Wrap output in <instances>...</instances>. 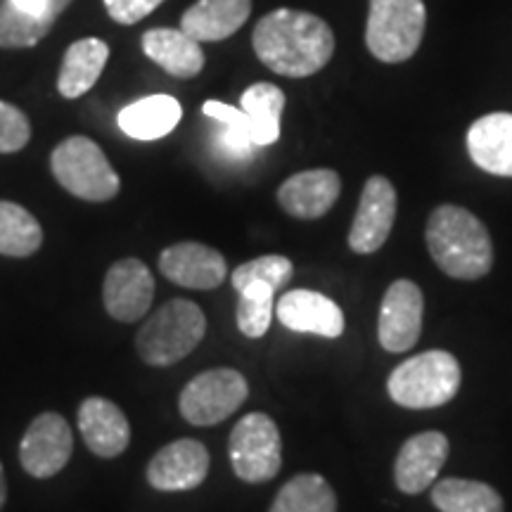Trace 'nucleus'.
<instances>
[{"label": "nucleus", "instance_id": "9b49d317", "mask_svg": "<svg viewBox=\"0 0 512 512\" xmlns=\"http://www.w3.org/2000/svg\"><path fill=\"white\" fill-rule=\"evenodd\" d=\"M155 299V278L140 259H119L110 266L102 285L105 311L119 323H138L147 316Z\"/></svg>", "mask_w": 512, "mask_h": 512}, {"label": "nucleus", "instance_id": "20e7f679", "mask_svg": "<svg viewBox=\"0 0 512 512\" xmlns=\"http://www.w3.org/2000/svg\"><path fill=\"white\" fill-rule=\"evenodd\" d=\"M460 389V366L456 356L434 349L418 354L401 366L387 380V392L403 408H439L456 399Z\"/></svg>", "mask_w": 512, "mask_h": 512}, {"label": "nucleus", "instance_id": "6ab92c4d", "mask_svg": "<svg viewBox=\"0 0 512 512\" xmlns=\"http://www.w3.org/2000/svg\"><path fill=\"white\" fill-rule=\"evenodd\" d=\"M467 152L486 174L512 178V114L494 112L467 131Z\"/></svg>", "mask_w": 512, "mask_h": 512}, {"label": "nucleus", "instance_id": "f3484780", "mask_svg": "<svg viewBox=\"0 0 512 512\" xmlns=\"http://www.w3.org/2000/svg\"><path fill=\"white\" fill-rule=\"evenodd\" d=\"M79 432L98 458H117L131 444V422L117 403L91 396L79 408Z\"/></svg>", "mask_w": 512, "mask_h": 512}, {"label": "nucleus", "instance_id": "cd10ccee", "mask_svg": "<svg viewBox=\"0 0 512 512\" xmlns=\"http://www.w3.org/2000/svg\"><path fill=\"white\" fill-rule=\"evenodd\" d=\"M55 19L34 17L17 10L10 0L0 5V48H31L48 36Z\"/></svg>", "mask_w": 512, "mask_h": 512}, {"label": "nucleus", "instance_id": "39448f33", "mask_svg": "<svg viewBox=\"0 0 512 512\" xmlns=\"http://www.w3.org/2000/svg\"><path fill=\"white\" fill-rule=\"evenodd\" d=\"M55 181L69 195L86 202H110L119 195L121 181L102 147L86 136L64 138L50 155Z\"/></svg>", "mask_w": 512, "mask_h": 512}, {"label": "nucleus", "instance_id": "393cba45", "mask_svg": "<svg viewBox=\"0 0 512 512\" xmlns=\"http://www.w3.org/2000/svg\"><path fill=\"white\" fill-rule=\"evenodd\" d=\"M432 503L441 512H503V498L494 486L472 479H441L432 489Z\"/></svg>", "mask_w": 512, "mask_h": 512}, {"label": "nucleus", "instance_id": "7ed1b4c3", "mask_svg": "<svg viewBox=\"0 0 512 512\" xmlns=\"http://www.w3.org/2000/svg\"><path fill=\"white\" fill-rule=\"evenodd\" d=\"M204 335L207 318L200 306L188 299H171L145 320L136 335V349L147 366L166 368L190 356Z\"/></svg>", "mask_w": 512, "mask_h": 512}, {"label": "nucleus", "instance_id": "c756f323", "mask_svg": "<svg viewBox=\"0 0 512 512\" xmlns=\"http://www.w3.org/2000/svg\"><path fill=\"white\" fill-rule=\"evenodd\" d=\"M294 266L287 256L280 254H268V256H259V259L247 261V264L238 266L230 275V283H233L235 290H242V287L252 285V283H266L271 285L275 292L283 290V287L292 280Z\"/></svg>", "mask_w": 512, "mask_h": 512}, {"label": "nucleus", "instance_id": "f257e3e1", "mask_svg": "<svg viewBox=\"0 0 512 512\" xmlns=\"http://www.w3.org/2000/svg\"><path fill=\"white\" fill-rule=\"evenodd\" d=\"M252 46L271 72L287 79H306L330 62L335 34L325 19L311 12L280 8L259 19Z\"/></svg>", "mask_w": 512, "mask_h": 512}, {"label": "nucleus", "instance_id": "1a4fd4ad", "mask_svg": "<svg viewBox=\"0 0 512 512\" xmlns=\"http://www.w3.org/2000/svg\"><path fill=\"white\" fill-rule=\"evenodd\" d=\"M74 451L69 422L57 413H43L31 422L19 444V463L36 479H50L64 470Z\"/></svg>", "mask_w": 512, "mask_h": 512}, {"label": "nucleus", "instance_id": "6e6552de", "mask_svg": "<svg viewBox=\"0 0 512 512\" xmlns=\"http://www.w3.org/2000/svg\"><path fill=\"white\" fill-rule=\"evenodd\" d=\"M249 396L245 375L233 368L204 370L185 384L178 408L195 427H214L230 418Z\"/></svg>", "mask_w": 512, "mask_h": 512}, {"label": "nucleus", "instance_id": "dca6fc26", "mask_svg": "<svg viewBox=\"0 0 512 512\" xmlns=\"http://www.w3.org/2000/svg\"><path fill=\"white\" fill-rule=\"evenodd\" d=\"M342 181L332 169L299 171L278 188V204L294 219L313 221L335 207Z\"/></svg>", "mask_w": 512, "mask_h": 512}, {"label": "nucleus", "instance_id": "f03ea898", "mask_svg": "<svg viewBox=\"0 0 512 512\" xmlns=\"http://www.w3.org/2000/svg\"><path fill=\"white\" fill-rule=\"evenodd\" d=\"M427 249L434 264L456 280H479L494 266L489 230L472 211L444 204L427 221Z\"/></svg>", "mask_w": 512, "mask_h": 512}, {"label": "nucleus", "instance_id": "ddd939ff", "mask_svg": "<svg viewBox=\"0 0 512 512\" xmlns=\"http://www.w3.org/2000/svg\"><path fill=\"white\" fill-rule=\"evenodd\" d=\"M209 465V451L202 441L176 439L150 460L147 482L157 491H190L207 479Z\"/></svg>", "mask_w": 512, "mask_h": 512}, {"label": "nucleus", "instance_id": "aec40b11", "mask_svg": "<svg viewBox=\"0 0 512 512\" xmlns=\"http://www.w3.org/2000/svg\"><path fill=\"white\" fill-rule=\"evenodd\" d=\"M252 12V0H197L181 17V31L197 43H214L233 36Z\"/></svg>", "mask_w": 512, "mask_h": 512}, {"label": "nucleus", "instance_id": "0eeeda50", "mask_svg": "<svg viewBox=\"0 0 512 512\" xmlns=\"http://www.w3.org/2000/svg\"><path fill=\"white\" fill-rule=\"evenodd\" d=\"M230 463L247 484H264L283 467V441L278 425L266 413H249L230 432Z\"/></svg>", "mask_w": 512, "mask_h": 512}, {"label": "nucleus", "instance_id": "a878e982", "mask_svg": "<svg viewBox=\"0 0 512 512\" xmlns=\"http://www.w3.org/2000/svg\"><path fill=\"white\" fill-rule=\"evenodd\" d=\"M43 245V228L31 214L17 202L0 200V254L12 259H27Z\"/></svg>", "mask_w": 512, "mask_h": 512}, {"label": "nucleus", "instance_id": "5701e85b", "mask_svg": "<svg viewBox=\"0 0 512 512\" xmlns=\"http://www.w3.org/2000/svg\"><path fill=\"white\" fill-rule=\"evenodd\" d=\"M183 117L181 102L171 95L157 93L147 95L124 107L119 112L117 124L128 138L136 140H159L169 136Z\"/></svg>", "mask_w": 512, "mask_h": 512}, {"label": "nucleus", "instance_id": "4468645a", "mask_svg": "<svg viewBox=\"0 0 512 512\" xmlns=\"http://www.w3.org/2000/svg\"><path fill=\"white\" fill-rule=\"evenodd\" d=\"M159 271L188 290H216L226 280L228 264L221 252L200 242H178L159 254Z\"/></svg>", "mask_w": 512, "mask_h": 512}, {"label": "nucleus", "instance_id": "c85d7f7f", "mask_svg": "<svg viewBox=\"0 0 512 512\" xmlns=\"http://www.w3.org/2000/svg\"><path fill=\"white\" fill-rule=\"evenodd\" d=\"M238 328L245 337L259 339L271 328V318L275 313V290L266 283H252L238 292Z\"/></svg>", "mask_w": 512, "mask_h": 512}, {"label": "nucleus", "instance_id": "2eb2a0df", "mask_svg": "<svg viewBox=\"0 0 512 512\" xmlns=\"http://www.w3.org/2000/svg\"><path fill=\"white\" fill-rule=\"evenodd\" d=\"M448 458V439L441 432L415 434L401 446L394 463V482L408 496L422 494L439 477Z\"/></svg>", "mask_w": 512, "mask_h": 512}, {"label": "nucleus", "instance_id": "bb28decb", "mask_svg": "<svg viewBox=\"0 0 512 512\" xmlns=\"http://www.w3.org/2000/svg\"><path fill=\"white\" fill-rule=\"evenodd\" d=\"M271 512H337V496L320 475H297L278 491Z\"/></svg>", "mask_w": 512, "mask_h": 512}, {"label": "nucleus", "instance_id": "412c9836", "mask_svg": "<svg viewBox=\"0 0 512 512\" xmlns=\"http://www.w3.org/2000/svg\"><path fill=\"white\" fill-rule=\"evenodd\" d=\"M143 53L176 79H192L204 69L202 46L181 29L145 31Z\"/></svg>", "mask_w": 512, "mask_h": 512}, {"label": "nucleus", "instance_id": "423d86ee", "mask_svg": "<svg viewBox=\"0 0 512 512\" xmlns=\"http://www.w3.org/2000/svg\"><path fill=\"white\" fill-rule=\"evenodd\" d=\"M427 10L422 0H370L366 43L380 62L399 64L418 53Z\"/></svg>", "mask_w": 512, "mask_h": 512}, {"label": "nucleus", "instance_id": "f8f14e48", "mask_svg": "<svg viewBox=\"0 0 512 512\" xmlns=\"http://www.w3.org/2000/svg\"><path fill=\"white\" fill-rule=\"evenodd\" d=\"M396 221V190L384 176H370L349 230L356 254H373L387 242Z\"/></svg>", "mask_w": 512, "mask_h": 512}, {"label": "nucleus", "instance_id": "a211bd4d", "mask_svg": "<svg viewBox=\"0 0 512 512\" xmlns=\"http://www.w3.org/2000/svg\"><path fill=\"white\" fill-rule=\"evenodd\" d=\"M275 316L287 330L337 339L344 332V313L325 294L313 290H292L283 294Z\"/></svg>", "mask_w": 512, "mask_h": 512}, {"label": "nucleus", "instance_id": "473e14b6", "mask_svg": "<svg viewBox=\"0 0 512 512\" xmlns=\"http://www.w3.org/2000/svg\"><path fill=\"white\" fill-rule=\"evenodd\" d=\"M5 501H8V482H5V470L3 463H0V510H3Z\"/></svg>", "mask_w": 512, "mask_h": 512}, {"label": "nucleus", "instance_id": "7c9ffc66", "mask_svg": "<svg viewBox=\"0 0 512 512\" xmlns=\"http://www.w3.org/2000/svg\"><path fill=\"white\" fill-rule=\"evenodd\" d=\"M31 140V124L19 107L0 100V155L24 150Z\"/></svg>", "mask_w": 512, "mask_h": 512}, {"label": "nucleus", "instance_id": "2f4dec72", "mask_svg": "<svg viewBox=\"0 0 512 512\" xmlns=\"http://www.w3.org/2000/svg\"><path fill=\"white\" fill-rule=\"evenodd\" d=\"M107 15L117 24H138L147 15H152L164 0H102Z\"/></svg>", "mask_w": 512, "mask_h": 512}, {"label": "nucleus", "instance_id": "b1692460", "mask_svg": "<svg viewBox=\"0 0 512 512\" xmlns=\"http://www.w3.org/2000/svg\"><path fill=\"white\" fill-rule=\"evenodd\" d=\"M240 110L249 119V133L256 147L278 143L280 117L285 110V93L273 83H254L240 98Z\"/></svg>", "mask_w": 512, "mask_h": 512}, {"label": "nucleus", "instance_id": "4be33fe9", "mask_svg": "<svg viewBox=\"0 0 512 512\" xmlns=\"http://www.w3.org/2000/svg\"><path fill=\"white\" fill-rule=\"evenodd\" d=\"M107 60H110V46L100 38H81L72 43L64 53L57 76V91L62 98L76 100L91 91L105 72Z\"/></svg>", "mask_w": 512, "mask_h": 512}, {"label": "nucleus", "instance_id": "9d476101", "mask_svg": "<svg viewBox=\"0 0 512 512\" xmlns=\"http://www.w3.org/2000/svg\"><path fill=\"white\" fill-rule=\"evenodd\" d=\"M425 299L422 290L411 280H396L384 292L377 320V339L389 354H403L418 344L422 332Z\"/></svg>", "mask_w": 512, "mask_h": 512}]
</instances>
